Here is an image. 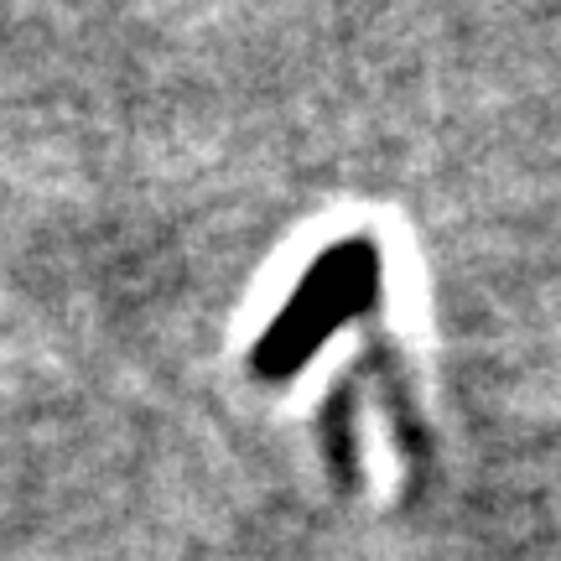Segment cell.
I'll use <instances>...</instances> for the list:
<instances>
[{
	"label": "cell",
	"instance_id": "obj_1",
	"mask_svg": "<svg viewBox=\"0 0 561 561\" xmlns=\"http://www.w3.org/2000/svg\"><path fill=\"white\" fill-rule=\"evenodd\" d=\"M380 276H385V261H380V244L369 234H354V240L322 250L318 265L301 276L297 297L280 307L276 322L265 328V339L255 343L250 369L261 380L297 375L343 322L369 318L380 307Z\"/></svg>",
	"mask_w": 561,
	"mask_h": 561
}]
</instances>
